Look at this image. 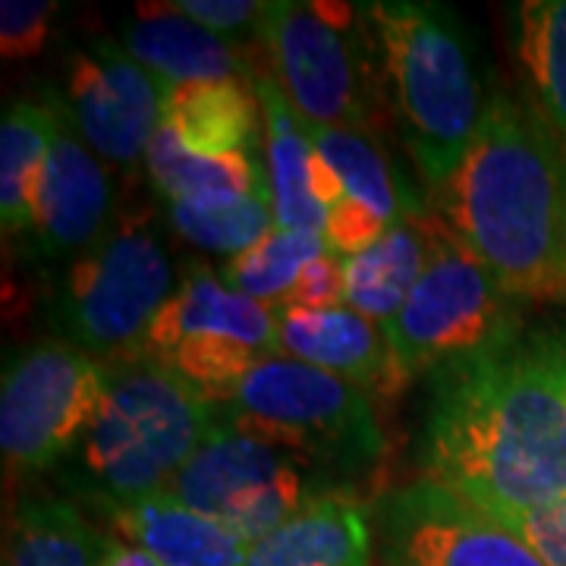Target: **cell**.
Masks as SVG:
<instances>
[{"mask_svg": "<svg viewBox=\"0 0 566 566\" xmlns=\"http://www.w3.org/2000/svg\"><path fill=\"white\" fill-rule=\"evenodd\" d=\"M424 479L482 513L566 501V365L557 331L520 334L431 375Z\"/></svg>", "mask_w": 566, "mask_h": 566, "instance_id": "6da1fadb", "label": "cell"}, {"mask_svg": "<svg viewBox=\"0 0 566 566\" xmlns=\"http://www.w3.org/2000/svg\"><path fill=\"white\" fill-rule=\"evenodd\" d=\"M444 218L516 303L566 305V161L523 98L491 88Z\"/></svg>", "mask_w": 566, "mask_h": 566, "instance_id": "7a4b0ae2", "label": "cell"}, {"mask_svg": "<svg viewBox=\"0 0 566 566\" xmlns=\"http://www.w3.org/2000/svg\"><path fill=\"white\" fill-rule=\"evenodd\" d=\"M390 120L424 186L438 192L463 161L482 120V82L472 41L444 3H368Z\"/></svg>", "mask_w": 566, "mask_h": 566, "instance_id": "3957f363", "label": "cell"}, {"mask_svg": "<svg viewBox=\"0 0 566 566\" xmlns=\"http://www.w3.org/2000/svg\"><path fill=\"white\" fill-rule=\"evenodd\" d=\"M218 403L151 359L104 363L98 412L73 450L82 494L104 506L161 494L199 450Z\"/></svg>", "mask_w": 566, "mask_h": 566, "instance_id": "277c9868", "label": "cell"}, {"mask_svg": "<svg viewBox=\"0 0 566 566\" xmlns=\"http://www.w3.org/2000/svg\"><path fill=\"white\" fill-rule=\"evenodd\" d=\"M259 57L305 123L375 139L385 129L390 107L368 3H264L252 66Z\"/></svg>", "mask_w": 566, "mask_h": 566, "instance_id": "5b68a950", "label": "cell"}, {"mask_svg": "<svg viewBox=\"0 0 566 566\" xmlns=\"http://www.w3.org/2000/svg\"><path fill=\"white\" fill-rule=\"evenodd\" d=\"M422 277L403 308L385 324L387 368L381 394L397 397L419 375L504 346L523 334L516 300L485 262L438 214L424 211Z\"/></svg>", "mask_w": 566, "mask_h": 566, "instance_id": "8992f818", "label": "cell"}, {"mask_svg": "<svg viewBox=\"0 0 566 566\" xmlns=\"http://www.w3.org/2000/svg\"><path fill=\"white\" fill-rule=\"evenodd\" d=\"M174 264L148 211L111 221L70 262L54 300L66 344L104 363L139 356L142 337L174 296Z\"/></svg>", "mask_w": 566, "mask_h": 566, "instance_id": "52a82bcc", "label": "cell"}, {"mask_svg": "<svg viewBox=\"0 0 566 566\" xmlns=\"http://www.w3.org/2000/svg\"><path fill=\"white\" fill-rule=\"evenodd\" d=\"M218 406L331 479L365 472L385 450L381 424L363 387L286 356L249 368Z\"/></svg>", "mask_w": 566, "mask_h": 566, "instance_id": "ba28073f", "label": "cell"}, {"mask_svg": "<svg viewBox=\"0 0 566 566\" xmlns=\"http://www.w3.org/2000/svg\"><path fill=\"white\" fill-rule=\"evenodd\" d=\"M167 494L255 545L315 497L331 494V475L218 406L211 431Z\"/></svg>", "mask_w": 566, "mask_h": 566, "instance_id": "9c48e42d", "label": "cell"}, {"mask_svg": "<svg viewBox=\"0 0 566 566\" xmlns=\"http://www.w3.org/2000/svg\"><path fill=\"white\" fill-rule=\"evenodd\" d=\"M139 356L221 403L249 368L283 356L277 312L230 290L202 262H189L142 337Z\"/></svg>", "mask_w": 566, "mask_h": 566, "instance_id": "30bf717a", "label": "cell"}, {"mask_svg": "<svg viewBox=\"0 0 566 566\" xmlns=\"http://www.w3.org/2000/svg\"><path fill=\"white\" fill-rule=\"evenodd\" d=\"M104 363L66 340L17 353L0 387V450L10 475H39L70 457L98 412Z\"/></svg>", "mask_w": 566, "mask_h": 566, "instance_id": "8fae6325", "label": "cell"}, {"mask_svg": "<svg viewBox=\"0 0 566 566\" xmlns=\"http://www.w3.org/2000/svg\"><path fill=\"white\" fill-rule=\"evenodd\" d=\"M66 114L104 164L136 170L161 129L170 85L126 54L120 41H95L66 66Z\"/></svg>", "mask_w": 566, "mask_h": 566, "instance_id": "7c38bea8", "label": "cell"}, {"mask_svg": "<svg viewBox=\"0 0 566 566\" xmlns=\"http://www.w3.org/2000/svg\"><path fill=\"white\" fill-rule=\"evenodd\" d=\"M305 129L315 148V196L327 211V252L356 255L381 240L406 208L422 205L406 189L375 136L312 123Z\"/></svg>", "mask_w": 566, "mask_h": 566, "instance_id": "4fadbf2b", "label": "cell"}, {"mask_svg": "<svg viewBox=\"0 0 566 566\" xmlns=\"http://www.w3.org/2000/svg\"><path fill=\"white\" fill-rule=\"evenodd\" d=\"M381 526L400 566H547L520 535L428 479L390 491Z\"/></svg>", "mask_w": 566, "mask_h": 566, "instance_id": "5bb4252c", "label": "cell"}, {"mask_svg": "<svg viewBox=\"0 0 566 566\" xmlns=\"http://www.w3.org/2000/svg\"><path fill=\"white\" fill-rule=\"evenodd\" d=\"M114 189L102 158L82 139L61 104V126L32 199V245L44 259L70 255L95 243L111 227Z\"/></svg>", "mask_w": 566, "mask_h": 566, "instance_id": "9a60e30c", "label": "cell"}, {"mask_svg": "<svg viewBox=\"0 0 566 566\" xmlns=\"http://www.w3.org/2000/svg\"><path fill=\"white\" fill-rule=\"evenodd\" d=\"M120 44L170 88L196 82H252L255 76L245 51L192 22L174 3H139L123 20Z\"/></svg>", "mask_w": 566, "mask_h": 566, "instance_id": "2e32d148", "label": "cell"}, {"mask_svg": "<svg viewBox=\"0 0 566 566\" xmlns=\"http://www.w3.org/2000/svg\"><path fill=\"white\" fill-rule=\"evenodd\" d=\"M104 510L126 545L161 566H243L252 547L233 528L180 504L167 491Z\"/></svg>", "mask_w": 566, "mask_h": 566, "instance_id": "e0dca14e", "label": "cell"}, {"mask_svg": "<svg viewBox=\"0 0 566 566\" xmlns=\"http://www.w3.org/2000/svg\"><path fill=\"white\" fill-rule=\"evenodd\" d=\"M252 88L262 107L264 123V170L274 202V221L281 230H303L324 237L322 199L315 196V148L305 120L268 73L255 70Z\"/></svg>", "mask_w": 566, "mask_h": 566, "instance_id": "ac0fdd59", "label": "cell"}, {"mask_svg": "<svg viewBox=\"0 0 566 566\" xmlns=\"http://www.w3.org/2000/svg\"><path fill=\"white\" fill-rule=\"evenodd\" d=\"M371 520L346 491H331L303 506L262 542L249 547L243 566H368Z\"/></svg>", "mask_w": 566, "mask_h": 566, "instance_id": "d6986e66", "label": "cell"}, {"mask_svg": "<svg viewBox=\"0 0 566 566\" xmlns=\"http://www.w3.org/2000/svg\"><path fill=\"white\" fill-rule=\"evenodd\" d=\"M277 334L286 359L315 365L356 387L381 390L387 368L385 334L353 308H296L281 305Z\"/></svg>", "mask_w": 566, "mask_h": 566, "instance_id": "ffe728a7", "label": "cell"}, {"mask_svg": "<svg viewBox=\"0 0 566 566\" xmlns=\"http://www.w3.org/2000/svg\"><path fill=\"white\" fill-rule=\"evenodd\" d=\"M510 48L523 104L566 161V0H523L510 7Z\"/></svg>", "mask_w": 566, "mask_h": 566, "instance_id": "44dd1931", "label": "cell"}, {"mask_svg": "<svg viewBox=\"0 0 566 566\" xmlns=\"http://www.w3.org/2000/svg\"><path fill=\"white\" fill-rule=\"evenodd\" d=\"M424 211V205L406 208L403 218L381 240L356 255H340L346 308L359 312L368 322L385 324L403 308L428 259Z\"/></svg>", "mask_w": 566, "mask_h": 566, "instance_id": "7402d4cb", "label": "cell"}, {"mask_svg": "<svg viewBox=\"0 0 566 566\" xmlns=\"http://www.w3.org/2000/svg\"><path fill=\"white\" fill-rule=\"evenodd\" d=\"M259 114L252 82H196L170 88L164 123L196 155H259Z\"/></svg>", "mask_w": 566, "mask_h": 566, "instance_id": "603a6c76", "label": "cell"}, {"mask_svg": "<svg viewBox=\"0 0 566 566\" xmlns=\"http://www.w3.org/2000/svg\"><path fill=\"white\" fill-rule=\"evenodd\" d=\"M145 170L164 196V202L186 205L237 202L255 186L268 182V170L259 164V155H196L167 123H161V129L148 145Z\"/></svg>", "mask_w": 566, "mask_h": 566, "instance_id": "cb8c5ba5", "label": "cell"}, {"mask_svg": "<svg viewBox=\"0 0 566 566\" xmlns=\"http://www.w3.org/2000/svg\"><path fill=\"white\" fill-rule=\"evenodd\" d=\"M61 126V104L17 102L0 123V223L3 237L32 227V199Z\"/></svg>", "mask_w": 566, "mask_h": 566, "instance_id": "d4e9b609", "label": "cell"}, {"mask_svg": "<svg viewBox=\"0 0 566 566\" xmlns=\"http://www.w3.org/2000/svg\"><path fill=\"white\" fill-rule=\"evenodd\" d=\"M104 545L73 504L29 497L13 520L7 566H102Z\"/></svg>", "mask_w": 566, "mask_h": 566, "instance_id": "484cf974", "label": "cell"}, {"mask_svg": "<svg viewBox=\"0 0 566 566\" xmlns=\"http://www.w3.org/2000/svg\"><path fill=\"white\" fill-rule=\"evenodd\" d=\"M324 252H327V245L318 233L274 227L264 240L223 264L221 281L255 303L277 308L290 300L305 264L315 262Z\"/></svg>", "mask_w": 566, "mask_h": 566, "instance_id": "4316f807", "label": "cell"}, {"mask_svg": "<svg viewBox=\"0 0 566 566\" xmlns=\"http://www.w3.org/2000/svg\"><path fill=\"white\" fill-rule=\"evenodd\" d=\"M167 218L182 240L208 252H223L230 259L252 249L277 227L268 182L227 205L167 202Z\"/></svg>", "mask_w": 566, "mask_h": 566, "instance_id": "83f0119b", "label": "cell"}, {"mask_svg": "<svg viewBox=\"0 0 566 566\" xmlns=\"http://www.w3.org/2000/svg\"><path fill=\"white\" fill-rule=\"evenodd\" d=\"M57 13L54 0H3L0 7V51L3 61L39 57Z\"/></svg>", "mask_w": 566, "mask_h": 566, "instance_id": "f1b7e54d", "label": "cell"}, {"mask_svg": "<svg viewBox=\"0 0 566 566\" xmlns=\"http://www.w3.org/2000/svg\"><path fill=\"white\" fill-rule=\"evenodd\" d=\"M494 523L520 535L547 566H566V501L523 510V513H488Z\"/></svg>", "mask_w": 566, "mask_h": 566, "instance_id": "f546056e", "label": "cell"}, {"mask_svg": "<svg viewBox=\"0 0 566 566\" xmlns=\"http://www.w3.org/2000/svg\"><path fill=\"white\" fill-rule=\"evenodd\" d=\"M174 7L230 44L240 35H249V41L255 44V32H259V20L264 10V3L259 0H174Z\"/></svg>", "mask_w": 566, "mask_h": 566, "instance_id": "4dcf8cb0", "label": "cell"}, {"mask_svg": "<svg viewBox=\"0 0 566 566\" xmlns=\"http://www.w3.org/2000/svg\"><path fill=\"white\" fill-rule=\"evenodd\" d=\"M283 305H296V308H340L344 305V268H340V255L324 252L315 262L305 264V271L300 274L293 293H290V300Z\"/></svg>", "mask_w": 566, "mask_h": 566, "instance_id": "1f68e13d", "label": "cell"}, {"mask_svg": "<svg viewBox=\"0 0 566 566\" xmlns=\"http://www.w3.org/2000/svg\"><path fill=\"white\" fill-rule=\"evenodd\" d=\"M102 566H161L151 560L145 551L126 545V542H107L102 554Z\"/></svg>", "mask_w": 566, "mask_h": 566, "instance_id": "d6a6232c", "label": "cell"}, {"mask_svg": "<svg viewBox=\"0 0 566 566\" xmlns=\"http://www.w3.org/2000/svg\"><path fill=\"white\" fill-rule=\"evenodd\" d=\"M557 344H560V353H564V365H566V331H557Z\"/></svg>", "mask_w": 566, "mask_h": 566, "instance_id": "836d02e7", "label": "cell"}]
</instances>
